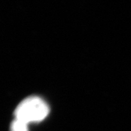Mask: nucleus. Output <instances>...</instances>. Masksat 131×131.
Here are the masks:
<instances>
[{"label": "nucleus", "instance_id": "f257e3e1", "mask_svg": "<svg viewBox=\"0 0 131 131\" xmlns=\"http://www.w3.org/2000/svg\"><path fill=\"white\" fill-rule=\"evenodd\" d=\"M47 103L38 96H30L24 99L15 110V118L27 124L44 120L49 114Z\"/></svg>", "mask_w": 131, "mask_h": 131}, {"label": "nucleus", "instance_id": "f03ea898", "mask_svg": "<svg viewBox=\"0 0 131 131\" xmlns=\"http://www.w3.org/2000/svg\"><path fill=\"white\" fill-rule=\"evenodd\" d=\"M28 124L24 121L15 119L11 123L10 131H28Z\"/></svg>", "mask_w": 131, "mask_h": 131}]
</instances>
